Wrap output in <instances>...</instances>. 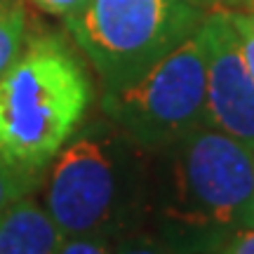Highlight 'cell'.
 Returning <instances> with one entry per match:
<instances>
[{"label":"cell","instance_id":"cell-7","mask_svg":"<svg viewBox=\"0 0 254 254\" xmlns=\"http://www.w3.org/2000/svg\"><path fill=\"white\" fill-rule=\"evenodd\" d=\"M64 238L43 202L31 195L0 212V254H57Z\"/></svg>","mask_w":254,"mask_h":254},{"label":"cell","instance_id":"cell-13","mask_svg":"<svg viewBox=\"0 0 254 254\" xmlns=\"http://www.w3.org/2000/svg\"><path fill=\"white\" fill-rule=\"evenodd\" d=\"M33 5L43 9V12H50V14H59V17L68 19L73 14H78L90 0H31Z\"/></svg>","mask_w":254,"mask_h":254},{"label":"cell","instance_id":"cell-6","mask_svg":"<svg viewBox=\"0 0 254 254\" xmlns=\"http://www.w3.org/2000/svg\"><path fill=\"white\" fill-rule=\"evenodd\" d=\"M198 33L205 50L207 125L254 151V80L240 55L231 9H209Z\"/></svg>","mask_w":254,"mask_h":254},{"label":"cell","instance_id":"cell-1","mask_svg":"<svg viewBox=\"0 0 254 254\" xmlns=\"http://www.w3.org/2000/svg\"><path fill=\"white\" fill-rule=\"evenodd\" d=\"M254 226V153L202 125L153 155L144 231L184 254H217Z\"/></svg>","mask_w":254,"mask_h":254},{"label":"cell","instance_id":"cell-15","mask_svg":"<svg viewBox=\"0 0 254 254\" xmlns=\"http://www.w3.org/2000/svg\"><path fill=\"white\" fill-rule=\"evenodd\" d=\"M200 7H205L209 12V9H236L238 7V0H195Z\"/></svg>","mask_w":254,"mask_h":254},{"label":"cell","instance_id":"cell-17","mask_svg":"<svg viewBox=\"0 0 254 254\" xmlns=\"http://www.w3.org/2000/svg\"><path fill=\"white\" fill-rule=\"evenodd\" d=\"M240 2H243V0H238V7H240ZM238 7H236V9H238Z\"/></svg>","mask_w":254,"mask_h":254},{"label":"cell","instance_id":"cell-14","mask_svg":"<svg viewBox=\"0 0 254 254\" xmlns=\"http://www.w3.org/2000/svg\"><path fill=\"white\" fill-rule=\"evenodd\" d=\"M217 254H254V226L233 236Z\"/></svg>","mask_w":254,"mask_h":254},{"label":"cell","instance_id":"cell-16","mask_svg":"<svg viewBox=\"0 0 254 254\" xmlns=\"http://www.w3.org/2000/svg\"><path fill=\"white\" fill-rule=\"evenodd\" d=\"M238 9H240V12H243L247 19H250V24L254 26V0H243Z\"/></svg>","mask_w":254,"mask_h":254},{"label":"cell","instance_id":"cell-5","mask_svg":"<svg viewBox=\"0 0 254 254\" xmlns=\"http://www.w3.org/2000/svg\"><path fill=\"white\" fill-rule=\"evenodd\" d=\"M101 113L151 151L207 125L205 50L198 31L134 80L104 90Z\"/></svg>","mask_w":254,"mask_h":254},{"label":"cell","instance_id":"cell-10","mask_svg":"<svg viewBox=\"0 0 254 254\" xmlns=\"http://www.w3.org/2000/svg\"><path fill=\"white\" fill-rule=\"evenodd\" d=\"M111 254H184L148 231H136L113 243Z\"/></svg>","mask_w":254,"mask_h":254},{"label":"cell","instance_id":"cell-3","mask_svg":"<svg viewBox=\"0 0 254 254\" xmlns=\"http://www.w3.org/2000/svg\"><path fill=\"white\" fill-rule=\"evenodd\" d=\"M90 78L57 38L31 40L0 75V155L45 172L90 109Z\"/></svg>","mask_w":254,"mask_h":254},{"label":"cell","instance_id":"cell-2","mask_svg":"<svg viewBox=\"0 0 254 254\" xmlns=\"http://www.w3.org/2000/svg\"><path fill=\"white\" fill-rule=\"evenodd\" d=\"M153 155L106 116L80 125L47 165L43 207L66 238L144 231Z\"/></svg>","mask_w":254,"mask_h":254},{"label":"cell","instance_id":"cell-12","mask_svg":"<svg viewBox=\"0 0 254 254\" xmlns=\"http://www.w3.org/2000/svg\"><path fill=\"white\" fill-rule=\"evenodd\" d=\"M113 243L94 236H71L64 238L62 247L57 254H111Z\"/></svg>","mask_w":254,"mask_h":254},{"label":"cell","instance_id":"cell-18","mask_svg":"<svg viewBox=\"0 0 254 254\" xmlns=\"http://www.w3.org/2000/svg\"><path fill=\"white\" fill-rule=\"evenodd\" d=\"M252 153H254V151H252Z\"/></svg>","mask_w":254,"mask_h":254},{"label":"cell","instance_id":"cell-8","mask_svg":"<svg viewBox=\"0 0 254 254\" xmlns=\"http://www.w3.org/2000/svg\"><path fill=\"white\" fill-rule=\"evenodd\" d=\"M26 12L17 0H0V75L24 50Z\"/></svg>","mask_w":254,"mask_h":254},{"label":"cell","instance_id":"cell-4","mask_svg":"<svg viewBox=\"0 0 254 254\" xmlns=\"http://www.w3.org/2000/svg\"><path fill=\"white\" fill-rule=\"evenodd\" d=\"M205 14L195 0H90L64 21L104 90H116L193 36Z\"/></svg>","mask_w":254,"mask_h":254},{"label":"cell","instance_id":"cell-9","mask_svg":"<svg viewBox=\"0 0 254 254\" xmlns=\"http://www.w3.org/2000/svg\"><path fill=\"white\" fill-rule=\"evenodd\" d=\"M45 172H26L0 155V212L12 202L31 195Z\"/></svg>","mask_w":254,"mask_h":254},{"label":"cell","instance_id":"cell-11","mask_svg":"<svg viewBox=\"0 0 254 254\" xmlns=\"http://www.w3.org/2000/svg\"><path fill=\"white\" fill-rule=\"evenodd\" d=\"M231 19H233V26H236V33H238L243 62H245L247 71H250V75L254 80V26L250 24V19L240 9H231Z\"/></svg>","mask_w":254,"mask_h":254}]
</instances>
